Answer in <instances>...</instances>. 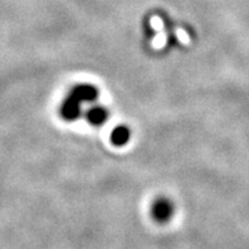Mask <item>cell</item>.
<instances>
[{"mask_svg": "<svg viewBox=\"0 0 249 249\" xmlns=\"http://www.w3.org/2000/svg\"><path fill=\"white\" fill-rule=\"evenodd\" d=\"M130 139V131H128L127 127L124 126H118L116 127L111 135V141L112 144L116 145V146H122L128 141Z\"/></svg>", "mask_w": 249, "mask_h": 249, "instance_id": "4", "label": "cell"}, {"mask_svg": "<svg viewBox=\"0 0 249 249\" xmlns=\"http://www.w3.org/2000/svg\"><path fill=\"white\" fill-rule=\"evenodd\" d=\"M79 115H80V103L69 95V98H66L61 105V116L65 120L71 121L75 120Z\"/></svg>", "mask_w": 249, "mask_h": 249, "instance_id": "3", "label": "cell"}, {"mask_svg": "<svg viewBox=\"0 0 249 249\" xmlns=\"http://www.w3.org/2000/svg\"><path fill=\"white\" fill-rule=\"evenodd\" d=\"M151 215L158 223H165L173 215V205L171 201L165 200V198L155 201L153 209H151Z\"/></svg>", "mask_w": 249, "mask_h": 249, "instance_id": "1", "label": "cell"}, {"mask_svg": "<svg viewBox=\"0 0 249 249\" xmlns=\"http://www.w3.org/2000/svg\"><path fill=\"white\" fill-rule=\"evenodd\" d=\"M97 95H98V92L94 87L89 86V84H82V86H78L72 89L70 97H72L79 103H83V102L94 101Z\"/></svg>", "mask_w": 249, "mask_h": 249, "instance_id": "2", "label": "cell"}, {"mask_svg": "<svg viewBox=\"0 0 249 249\" xmlns=\"http://www.w3.org/2000/svg\"><path fill=\"white\" fill-rule=\"evenodd\" d=\"M107 111L102 107H94L88 112V121L94 126H99V124H105L107 120Z\"/></svg>", "mask_w": 249, "mask_h": 249, "instance_id": "5", "label": "cell"}]
</instances>
